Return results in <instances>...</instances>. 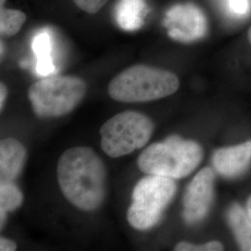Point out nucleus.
<instances>
[{
    "instance_id": "f257e3e1",
    "label": "nucleus",
    "mask_w": 251,
    "mask_h": 251,
    "mask_svg": "<svg viewBox=\"0 0 251 251\" xmlns=\"http://www.w3.org/2000/svg\"><path fill=\"white\" fill-rule=\"evenodd\" d=\"M57 179L63 197L81 210H95L105 198V165L90 147L63 152L57 164Z\"/></svg>"
},
{
    "instance_id": "f03ea898",
    "label": "nucleus",
    "mask_w": 251,
    "mask_h": 251,
    "mask_svg": "<svg viewBox=\"0 0 251 251\" xmlns=\"http://www.w3.org/2000/svg\"><path fill=\"white\" fill-rule=\"evenodd\" d=\"M201 145L179 136H171L160 143L149 145L138 157V168L146 174L173 179L187 177L202 161Z\"/></svg>"
},
{
    "instance_id": "7ed1b4c3",
    "label": "nucleus",
    "mask_w": 251,
    "mask_h": 251,
    "mask_svg": "<svg viewBox=\"0 0 251 251\" xmlns=\"http://www.w3.org/2000/svg\"><path fill=\"white\" fill-rule=\"evenodd\" d=\"M179 87L175 74L137 64L116 75L109 83L108 93L120 102H145L171 96Z\"/></svg>"
},
{
    "instance_id": "20e7f679",
    "label": "nucleus",
    "mask_w": 251,
    "mask_h": 251,
    "mask_svg": "<svg viewBox=\"0 0 251 251\" xmlns=\"http://www.w3.org/2000/svg\"><path fill=\"white\" fill-rule=\"evenodd\" d=\"M87 84L69 75L48 76L34 83L27 91L38 117H59L72 112L84 99Z\"/></svg>"
},
{
    "instance_id": "39448f33",
    "label": "nucleus",
    "mask_w": 251,
    "mask_h": 251,
    "mask_svg": "<svg viewBox=\"0 0 251 251\" xmlns=\"http://www.w3.org/2000/svg\"><path fill=\"white\" fill-rule=\"evenodd\" d=\"M177 191L174 179L147 174L132 192V204L127 210V222L136 230L145 231L157 225Z\"/></svg>"
},
{
    "instance_id": "423d86ee",
    "label": "nucleus",
    "mask_w": 251,
    "mask_h": 251,
    "mask_svg": "<svg viewBox=\"0 0 251 251\" xmlns=\"http://www.w3.org/2000/svg\"><path fill=\"white\" fill-rule=\"evenodd\" d=\"M153 123L135 111L119 113L100 127V146L108 156L117 158L144 147L152 137Z\"/></svg>"
},
{
    "instance_id": "0eeeda50",
    "label": "nucleus",
    "mask_w": 251,
    "mask_h": 251,
    "mask_svg": "<svg viewBox=\"0 0 251 251\" xmlns=\"http://www.w3.org/2000/svg\"><path fill=\"white\" fill-rule=\"evenodd\" d=\"M215 173L204 168L192 179L183 198V218L189 225L201 222L208 214L214 199Z\"/></svg>"
},
{
    "instance_id": "6e6552de",
    "label": "nucleus",
    "mask_w": 251,
    "mask_h": 251,
    "mask_svg": "<svg viewBox=\"0 0 251 251\" xmlns=\"http://www.w3.org/2000/svg\"><path fill=\"white\" fill-rule=\"evenodd\" d=\"M251 163V141L216 150L212 164L216 171L225 178L242 175Z\"/></svg>"
},
{
    "instance_id": "1a4fd4ad",
    "label": "nucleus",
    "mask_w": 251,
    "mask_h": 251,
    "mask_svg": "<svg viewBox=\"0 0 251 251\" xmlns=\"http://www.w3.org/2000/svg\"><path fill=\"white\" fill-rule=\"evenodd\" d=\"M25 146L16 139L6 138L0 142V181H14L26 161Z\"/></svg>"
},
{
    "instance_id": "9d476101",
    "label": "nucleus",
    "mask_w": 251,
    "mask_h": 251,
    "mask_svg": "<svg viewBox=\"0 0 251 251\" xmlns=\"http://www.w3.org/2000/svg\"><path fill=\"white\" fill-rule=\"evenodd\" d=\"M226 220L240 250L251 251V218L247 208L234 203L228 208Z\"/></svg>"
},
{
    "instance_id": "9b49d317",
    "label": "nucleus",
    "mask_w": 251,
    "mask_h": 251,
    "mask_svg": "<svg viewBox=\"0 0 251 251\" xmlns=\"http://www.w3.org/2000/svg\"><path fill=\"white\" fill-rule=\"evenodd\" d=\"M144 7L143 0H121L117 12L118 24L126 30L139 28L143 24Z\"/></svg>"
},
{
    "instance_id": "f8f14e48",
    "label": "nucleus",
    "mask_w": 251,
    "mask_h": 251,
    "mask_svg": "<svg viewBox=\"0 0 251 251\" xmlns=\"http://www.w3.org/2000/svg\"><path fill=\"white\" fill-rule=\"evenodd\" d=\"M24 202V195L14 181H0V221L1 229L5 223L7 213L14 211Z\"/></svg>"
},
{
    "instance_id": "ddd939ff",
    "label": "nucleus",
    "mask_w": 251,
    "mask_h": 251,
    "mask_svg": "<svg viewBox=\"0 0 251 251\" xmlns=\"http://www.w3.org/2000/svg\"><path fill=\"white\" fill-rule=\"evenodd\" d=\"M33 50L37 58L36 72L39 75H49L55 71L50 56L51 44L50 36L43 32L36 35L33 40Z\"/></svg>"
},
{
    "instance_id": "4468645a",
    "label": "nucleus",
    "mask_w": 251,
    "mask_h": 251,
    "mask_svg": "<svg viewBox=\"0 0 251 251\" xmlns=\"http://www.w3.org/2000/svg\"><path fill=\"white\" fill-rule=\"evenodd\" d=\"M26 21V14L18 9H0L1 36H15Z\"/></svg>"
},
{
    "instance_id": "2eb2a0df",
    "label": "nucleus",
    "mask_w": 251,
    "mask_h": 251,
    "mask_svg": "<svg viewBox=\"0 0 251 251\" xmlns=\"http://www.w3.org/2000/svg\"><path fill=\"white\" fill-rule=\"evenodd\" d=\"M174 250L176 251H224V246L218 241H210L202 245L181 241L175 246Z\"/></svg>"
},
{
    "instance_id": "dca6fc26",
    "label": "nucleus",
    "mask_w": 251,
    "mask_h": 251,
    "mask_svg": "<svg viewBox=\"0 0 251 251\" xmlns=\"http://www.w3.org/2000/svg\"><path fill=\"white\" fill-rule=\"evenodd\" d=\"M77 8L90 14L97 13L107 3L108 0H73Z\"/></svg>"
},
{
    "instance_id": "f3484780",
    "label": "nucleus",
    "mask_w": 251,
    "mask_h": 251,
    "mask_svg": "<svg viewBox=\"0 0 251 251\" xmlns=\"http://www.w3.org/2000/svg\"><path fill=\"white\" fill-rule=\"evenodd\" d=\"M229 8L237 15L245 14L249 9V0H228Z\"/></svg>"
},
{
    "instance_id": "a211bd4d",
    "label": "nucleus",
    "mask_w": 251,
    "mask_h": 251,
    "mask_svg": "<svg viewBox=\"0 0 251 251\" xmlns=\"http://www.w3.org/2000/svg\"><path fill=\"white\" fill-rule=\"evenodd\" d=\"M17 250V245L12 240L1 237L0 238V251H14Z\"/></svg>"
},
{
    "instance_id": "6ab92c4d",
    "label": "nucleus",
    "mask_w": 251,
    "mask_h": 251,
    "mask_svg": "<svg viewBox=\"0 0 251 251\" xmlns=\"http://www.w3.org/2000/svg\"><path fill=\"white\" fill-rule=\"evenodd\" d=\"M7 94H8V90H7L6 86L3 83H1V85H0V109H1V111L4 107L5 100L7 99Z\"/></svg>"
},
{
    "instance_id": "aec40b11",
    "label": "nucleus",
    "mask_w": 251,
    "mask_h": 251,
    "mask_svg": "<svg viewBox=\"0 0 251 251\" xmlns=\"http://www.w3.org/2000/svg\"><path fill=\"white\" fill-rule=\"evenodd\" d=\"M247 210L249 212V214L251 216V196L248 199V202H247Z\"/></svg>"
},
{
    "instance_id": "412c9836",
    "label": "nucleus",
    "mask_w": 251,
    "mask_h": 251,
    "mask_svg": "<svg viewBox=\"0 0 251 251\" xmlns=\"http://www.w3.org/2000/svg\"><path fill=\"white\" fill-rule=\"evenodd\" d=\"M248 39H249V41H250V43L251 44V26L249 29V32H248Z\"/></svg>"
},
{
    "instance_id": "4be33fe9",
    "label": "nucleus",
    "mask_w": 251,
    "mask_h": 251,
    "mask_svg": "<svg viewBox=\"0 0 251 251\" xmlns=\"http://www.w3.org/2000/svg\"><path fill=\"white\" fill-rule=\"evenodd\" d=\"M5 2H6V0H0V7H1V8H3Z\"/></svg>"
}]
</instances>
